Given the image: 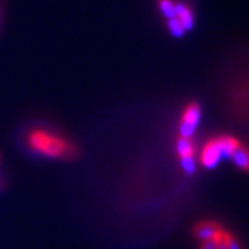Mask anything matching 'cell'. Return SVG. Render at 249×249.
Masks as SVG:
<instances>
[{
	"label": "cell",
	"instance_id": "cell-1",
	"mask_svg": "<svg viewBox=\"0 0 249 249\" xmlns=\"http://www.w3.org/2000/svg\"><path fill=\"white\" fill-rule=\"evenodd\" d=\"M28 150L47 160H73L79 157V147L60 132L47 126H34L24 134Z\"/></svg>",
	"mask_w": 249,
	"mask_h": 249
},
{
	"label": "cell",
	"instance_id": "cell-2",
	"mask_svg": "<svg viewBox=\"0 0 249 249\" xmlns=\"http://www.w3.org/2000/svg\"><path fill=\"white\" fill-rule=\"evenodd\" d=\"M241 144L242 142L240 139L232 134H219L209 137L198 154L199 163L206 169H212L222 158H231L232 154L241 147Z\"/></svg>",
	"mask_w": 249,
	"mask_h": 249
},
{
	"label": "cell",
	"instance_id": "cell-3",
	"mask_svg": "<svg viewBox=\"0 0 249 249\" xmlns=\"http://www.w3.org/2000/svg\"><path fill=\"white\" fill-rule=\"evenodd\" d=\"M194 22H196V13L191 7V4L184 0H178L173 16L165 21L168 31L176 37H180L184 35L187 31H190L194 27Z\"/></svg>",
	"mask_w": 249,
	"mask_h": 249
},
{
	"label": "cell",
	"instance_id": "cell-4",
	"mask_svg": "<svg viewBox=\"0 0 249 249\" xmlns=\"http://www.w3.org/2000/svg\"><path fill=\"white\" fill-rule=\"evenodd\" d=\"M229 101L230 107L234 108L235 118L244 121H249V75L248 76H240L238 79L231 85L229 90Z\"/></svg>",
	"mask_w": 249,
	"mask_h": 249
},
{
	"label": "cell",
	"instance_id": "cell-5",
	"mask_svg": "<svg viewBox=\"0 0 249 249\" xmlns=\"http://www.w3.org/2000/svg\"><path fill=\"white\" fill-rule=\"evenodd\" d=\"M199 121H201V104L198 101H188L180 114L178 136L193 137Z\"/></svg>",
	"mask_w": 249,
	"mask_h": 249
},
{
	"label": "cell",
	"instance_id": "cell-6",
	"mask_svg": "<svg viewBox=\"0 0 249 249\" xmlns=\"http://www.w3.org/2000/svg\"><path fill=\"white\" fill-rule=\"evenodd\" d=\"M176 151L180 163L186 173H193L196 169V147L193 137H181L178 136L176 140Z\"/></svg>",
	"mask_w": 249,
	"mask_h": 249
},
{
	"label": "cell",
	"instance_id": "cell-7",
	"mask_svg": "<svg viewBox=\"0 0 249 249\" xmlns=\"http://www.w3.org/2000/svg\"><path fill=\"white\" fill-rule=\"evenodd\" d=\"M211 241L214 244L216 249H244L240 238L223 226L216 231Z\"/></svg>",
	"mask_w": 249,
	"mask_h": 249
},
{
	"label": "cell",
	"instance_id": "cell-8",
	"mask_svg": "<svg viewBox=\"0 0 249 249\" xmlns=\"http://www.w3.org/2000/svg\"><path fill=\"white\" fill-rule=\"evenodd\" d=\"M222 227V224L216 220H209V219H205L194 224L193 227V234L196 240L202 241H211L216 231Z\"/></svg>",
	"mask_w": 249,
	"mask_h": 249
},
{
	"label": "cell",
	"instance_id": "cell-9",
	"mask_svg": "<svg viewBox=\"0 0 249 249\" xmlns=\"http://www.w3.org/2000/svg\"><path fill=\"white\" fill-rule=\"evenodd\" d=\"M231 160H234L235 166L242 172L249 173V148L245 147L244 144H241V147L237 151L232 154Z\"/></svg>",
	"mask_w": 249,
	"mask_h": 249
},
{
	"label": "cell",
	"instance_id": "cell-10",
	"mask_svg": "<svg viewBox=\"0 0 249 249\" xmlns=\"http://www.w3.org/2000/svg\"><path fill=\"white\" fill-rule=\"evenodd\" d=\"M176 3H178V0H157V9L165 21L173 16L175 9H176Z\"/></svg>",
	"mask_w": 249,
	"mask_h": 249
},
{
	"label": "cell",
	"instance_id": "cell-11",
	"mask_svg": "<svg viewBox=\"0 0 249 249\" xmlns=\"http://www.w3.org/2000/svg\"><path fill=\"white\" fill-rule=\"evenodd\" d=\"M198 249H216L214 244L212 241H202L201 245L198 247Z\"/></svg>",
	"mask_w": 249,
	"mask_h": 249
},
{
	"label": "cell",
	"instance_id": "cell-12",
	"mask_svg": "<svg viewBox=\"0 0 249 249\" xmlns=\"http://www.w3.org/2000/svg\"><path fill=\"white\" fill-rule=\"evenodd\" d=\"M0 28H1V7H0Z\"/></svg>",
	"mask_w": 249,
	"mask_h": 249
},
{
	"label": "cell",
	"instance_id": "cell-13",
	"mask_svg": "<svg viewBox=\"0 0 249 249\" xmlns=\"http://www.w3.org/2000/svg\"><path fill=\"white\" fill-rule=\"evenodd\" d=\"M0 165H1V155H0Z\"/></svg>",
	"mask_w": 249,
	"mask_h": 249
}]
</instances>
